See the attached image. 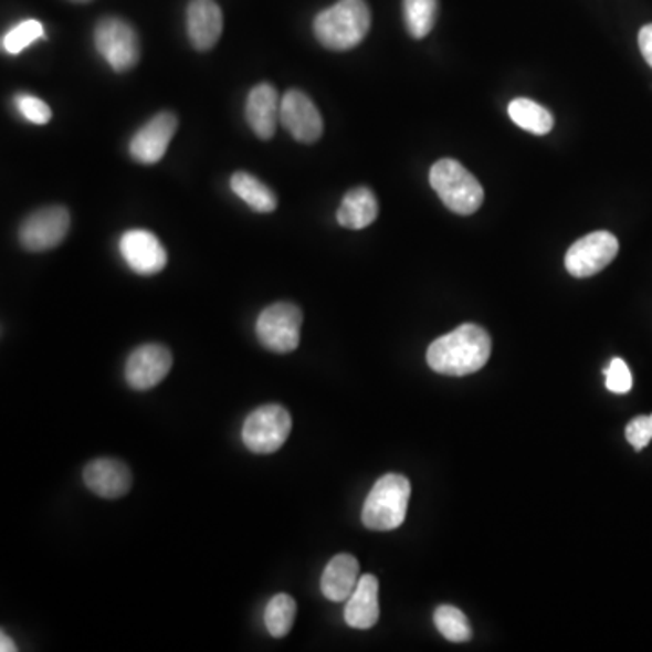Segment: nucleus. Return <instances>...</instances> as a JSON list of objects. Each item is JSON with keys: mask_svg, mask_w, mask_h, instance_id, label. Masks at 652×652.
Returning a JSON list of instances; mask_svg holds the SVG:
<instances>
[{"mask_svg": "<svg viewBox=\"0 0 652 652\" xmlns=\"http://www.w3.org/2000/svg\"><path fill=\"white\" fill-rule=\"evenodd\" d=\"M492 356V337L482 326L464 323L430 345L427 361L437 374L462 377L481 370Z\"/></svg>", "mask_w": 652, "mask_h": 652, "instance_id": "obj_1", "label": "nucleus"}, {"mask_svg": "<svg viewBox=\"0 0 652 652\" xmlns=\"http://www.w3.org/2000/svg\"><path fill=\"white\" fill-rule=\"evenodd\" d=\"M371 25L365 0H339L314 21V35L326 50L348 51L361 44Z\"/></svg>", "mask_w": 652, "mask_h": 652, "instance_id": "obj_2", "label": "nucleus"}, {"mask_svg": "<svg viewBox=\"0 0 652 652\" xmlns=\"http://www.w3.org/2000/svg\"><path fill=\"white\" fill-rule=\"evenodd\" d=\"M412 486L404 475L387 473L376 482L362 506L361 520L374 532H393L407 518Z\"/></svg>", "mask_w": 652, "mask_h": 652, "instance_id": "obj_3", "label": "nucleus"}, {"mask_svg": "<svg viewBox=\"0 0 652 652\" xmlns=\"http://www.w3.org/2000/svg\"><path fill=\"white\" fill-rule=\"evenodd\" d=\"M430 183L442 203L461 217L479 211L484 201V189L477 178L456 160H439L430 171Z\"/></svg>", "mask_w": 652, "mask_h": 652, "instance_id": "obj_4", "label": "nucleus"}, {"mask_svg": "<svg viewBox=\"0 0 652 652\" xmlns=\"http://www.w3.org/2000/svg\"><path fill=\"white\" fill-rule=\"evenodd\" d=\"M95 48L116 73L133 70L140 61L138 33L129 22L118 17H106L95 25Z\"/></svg>", "mask_w": 652, "mask_h": 652, "instance_id": "obj_5", "label": "nucleus"}, {"mask_svg": "<svg viewBox=\"0 0 652 652\" xmlns=\"http://www.w3.org/2000/svg\"><path fill=\"white\" fill-rule=\"evenodd\" d=\"M292 417L280 404H266L249 413L241 439L252 453L271 455L285 444L291 435Z\"/></svg>", "mask_w": 652, "mask_h": 652, "instance_id": "obj_6", "label": "nucleus"}, {"mask_svg": "<svg viewBox=\"0 0 652 652\" xmlns=\"http://www.w3.org/2000/svg\"><path fill=\"white\" fill-rule=\"evenodd\" d=\"M303 314L292 303H274L261 312L256 322V336L266 350L291 354L299 347Z\"/></svg>", "mask_w": 652, "mask_h": 652, "instance_id": "obj_7", "label": "nucleus"}, {"mask_svg": "<svg viewBox=\"0 0 652 652\" xmlns=\"http://www.w3.org/2000/svg\"><path fill=\"white\" fill-rule=\"evenodd\" d=\"M70 212L65 207H44L31 212L19 229V241L25 251L45 252L61 245L70 231Z\"/></svg>", "mask_w": 652, "mask_h": 652, "instance_id": "obj_8", "label": "nucleus"}, {"mask_svg": "<svg viewBox=\"0 0 652 652\" xmlns=\"http://www.w3.org/2000/svg\"><path fill=\"white\" fill-rule=\"evenodd\" d=\"M620 243L608 231L587 234L575 241L566 254V269L571 276L591 277L602 272L617 257Z\"/></svg>", "mask_w": 652, "mask_h": 652, "instance_id": "obj_9", "label": "nucleus"}, {"mask_svg": "<svg viewBox=\"0 0 652 652\" xmlns=\"http://www.w3.org/2000/svg\"><path fill=\"white\" fill-rule=\"evenodd\" d=\"M171 368V350L158 343H147L130 351L124 374L133 390L146 391L158 387L169 376Z\"/></svg>", "mask_w": 652, "mask_h": 652, "instance_id": "obj_10", "label": "nucleus"}, {"mask_svg": "<svg viewBox=\"0 0 652 652\" xmlns=\"http://www.w3.org/2000/svg\"><path fill=\"white\" fill-rule=\"evenodd\" d=\"M120 254L130 271L138 276H155L167 265L166 246L149 231H127L120 238Z\"/></svg>", "mask_w": 652, "mask_h": 652, "instance_id": "obj_11", "label": "nucleus"}, {"mask_svg": "<svg viewBox=\"0 0 652 652\" xmlns=\"http://www.w3.org/2000/svg\"><path fill=\"white\" fill-rule=\"evenodd\" d=\"M178 129V118L169 111L158 113L140 130H136L129 144V153L138 164L153 166L166 156L167 147Z\"/></svg>", "mask_w": 652, "mask_h": 652, "instance_id": "obj_12", "label": "nucleus"}, {"mask_svg": "<svg viewBox=\"0 0 652 652\" xmlns=\"http://www.w3.org/2000/svg\"><path fill=\"white\" fill-rule=\"evenodd\" d=\"M282 124L291 133L292 138L302 144H314L323 135L322 113L299 90L286 91L283 95Z\"/></svg>", "mask_w": 652, "mask_h": 652, "instance_id": "obj_13", "label": "nucleus"}, {"mask_svg": "<svg viewBox=\"0 0 652 652\" xmlns=\"http://www.w3.org/2000/svg\"><path fill=\"white\" fill-rule=\"evenodd\" d=\"M82 477H84L90 492L95 493L98 497L107 498V501L124 497L133 486V475H130L127 464L118 459H111V456H102V459L91 461L84 467Z\"/></svg>", "mask_w": 652, "mask_h": 652, "instance_id": "obj_14", "label": "nucleus"}, {"mask_svg": "<svg viewBox=\"0 0 652 652\" xmlns=\"http://www.w3.org/2000/svg\"><path fill=\"white\" fill-rule=\"evenodd\" d=\"M246 122L261 140H271L276 135L277 124L282 122V98L276 87L260 84L249 93L245 107Z\"/></svg>", "mask_w": 652, "mask_h": 652, "instance_id": "obj_15", "label": "nucleus"}, {"mask_svg": "<svg viewBox=\"0 0 652 652\" xmlns=\"http://www.w3.org/2000/svg\"><path fill=\"white\" fill-rule=\"evenodd\" d=\"M223 13L214 0H191L187 8V33L198 51H209L220 41Z\"/></svg>", "mask_w": 652, "mask_h": 652, "instance_id": "obj_16", "label": "nucleus"}, {"mask_svg": "<svg viewBox=\"0 0 652 652\" xmlns=\"http://www.w3.org/2000/svg\"><path fill=\"white\" fill-rule=\"evenodd\" d=\"M379 612V582L374 575H362L356 591L351 592L347 600L345 622L350 628L365 631L376 625Z\"/></svg>", "mask_w": 652, "mask_h": 652, "instance_id": "obj_17", "label": "nucleus"}, {"mask_svg": "<svg viewBox=\"0 0 652 652\" xmlns=\"http://www.w3.org/2000/svg\"><path fill=\"white\" fill-rule=\"evenodd\" d=\"M359 562L356 557L343 553L326 564L322 577V591L330 602H347L359 583Z\"/></svg>", "mask_w": 652, "mask_h": 652, "instance_id": "obj_18", "label": "nucleus"}, {"mask_svg": "<svg viewBox=\"0 0 652 652\" xmlns=\"http://www.w3.org/2000/svg\"><path fill=\"white\" fill-rule=\"evenodd\" d=\"M377 214L379 203L376 194L368 187H356L343 198L337 209V223L351 231H361L376 221Z\"/></svg>", "mask_w": 652, "mask_h": 652, "instance_id": "obj_19", "label": "nucleus"}, {"mask_svg": "<svg viewBox=\"0 0 652 652\" xmlns=\"http://www.w3.org/2000/svg\"><path fill=\"white\" fill-rule=\"evenodd\" d=\"M231 189L240 200L245 201L252 211L274 212L277 207V198L263 181L249 172H234L231 178Z\"/></svg>", "mask_w": 652, "mask_h": 652, "instance_id": "obj_20", "label": "nucleus"}, {"mask_svg": "<svg viewBox=\"0 0 652 652\" xmlns=\"http://www.w3.org/2000/svg\"><path fill=\"white\" fill-rule=\"evenodd\" d=\"M507 113L515 126L527 130V133H533V135H547L555 126L551 113L529 98H515L507 107Z\"/></svg>", "mask_w": 652, "mask_h": 652, "instance_id": "obj_21", "label": "nucleus"}, {"mask_svg": "<svg viewBox=\"0 0 652 652\" xmlns=\"http://www.w3.org/2000/svg\"><path fill=\"white\" fill-rule=\"evenodd\" d=\"M297 603L291 595L280 592L265 608V628L272 638H285L296 622Z\"/></svg>", "mask_w": 652, "mask_h": 652, "instance_id": "obj_22", "label": "nucleus"}, {"mask_svg": "<svg viewBox=\"0 0 652 652\" xmlns=\"http://www.w3.org/2000/svg\"><path fill=\"white\" fill-rule=\"evenodd\" d=\"M437 8V0H402L404 24L413 39H424L433 30Z\"/></svg>", "mask_w": 652, "mask_h": 652, "instance_id": "obj_23", "label": "nucleus"}, {"mask_svg": "<svg viewBox=\"0 0 652 652\" xmlns=\"http://www.w3.org/2000/svg\"><path fill=\"white\" fill-rule=\"evenodd\" d=\"M437 631L450 642H467L472 638V625L467 622L466 614L453 608V606H441L433 614Z\"/></svg>", "mask_w": 652, "mask_h": 652, "instance_id": "obj_24", "label": "nucleus"}, {"mask_svg": "<svg viewBox=\"0 0 652 652\" xmlns=\"http://www.w3.org/2000/svg\"><path fill=\"white\" fill-rule=\"evenodd\" d=\"M44 39V25L35 19H28V21L19 22L15 28H11L4 36H2V50L10 55H19L28 45L33 42Z\"/></svg>", "mask_w": 652, "mask_h": 652, "instance_id": "obj_25", "label": "nucleus"}, {"mask_svg": "<svg viewBox=\"0 0 652 652\" xmlns=\"http://www.w3.org/2000/svg\"><path fill=\"white\" fill-rule=\"evenodd\" d=\"M13 104L25 120L36 124V126H44L53 116L50 106L39 96L30 95V93H17Z\"/></svg>", "mask_w": 652, "mask_h": 652, "instance_id": "obj_26", "label": "nucleus"}, {"mask_svg": "<svg viewBox=\"0 0 652 652\" xmlns=\"http://www.w3.org/2000/svg\"><path fill=\"white\" fill-rule=\"evenodd\" d=\"M606 387L612 393H628L632 388V376L628 362L614 357L606 370Z\"/></svg>", "mask_w": 652, "mask_h": 652, "instance_id": "obj_27", "label": "nucleus"}, {"mask_svg": "<svg viewBox=\"0 0 652 652\" xmlns=\"http://www.w3.org/2000/svg\"><path fill=\"white\" fill-rule=\"evenodd\" d=\"M625 437L637 452H642L652 441V416H640L632 419L625 428Z\"/></svg>", "mask_w": 652, "mask_h": 652, "instance_id": "obj_28", "label": "nucleus"}, {"mask_svg": "<svg viewBox=\"0 0 652 652\" xmlns=\"http://www.w3.org/2000/svg\"><path fill=\"white\" fill-rule=\"evenodd\" d=\"M638 44H640L643 59L652 67V24L643 25L642 30H640Z\"/></svg>", "mask_w": 652, "mask_h": 652, "instance_id": "obj_29", "label": "nucleus"}, {"mask_svg": "<svg viewBox=\"0 0 652 652\" xmlns=\"http://www.w3.org/2000/svg\"><path fill=\"white\" fill-rule=\"evenodd\" d=\"M0 651H2V652H15L17 651L15 643H13V640H11V638L8 637V634H6V631L0 632Z\"/></svg>", "mask_w": 652, "mask_h": 652, "instance_id": "obj_30", "label": "nucleus"}, {"mask_svg": "<svg viewBox=\"0 0 652 652\" xmlns=\"http://www.w3.org/2000/svg\"><path fill=\"white\" fill-rule=\"evenodd\" d=\"M71 2H90V0H71Z\"/></svg>", "mask_w": 652, "mask_h": 652, "instance_id": "obj_31", "label": "nucleus"}]
</instances>
